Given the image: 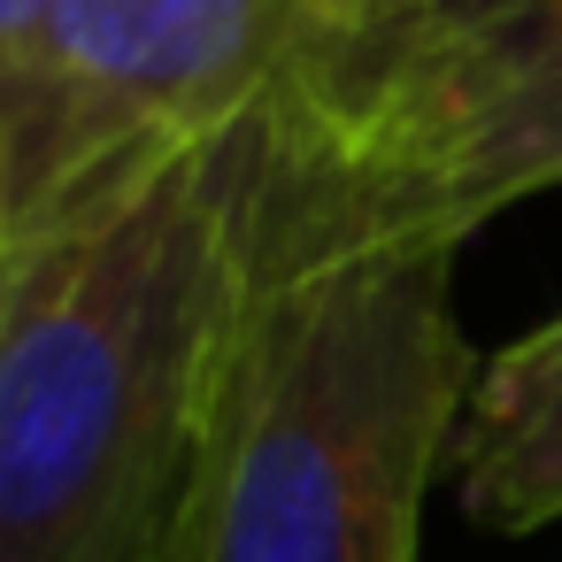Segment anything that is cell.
I'll return each instance as SVG.
<instances>
[{"instance_id": "obj_1", "label": "cell", "mask_w": 562, "mask_h": 562, "mask_svg": "<svg viewBox=\"0 0 562 562\" xmlns=\"http://www.w3.org/2000/svg\"><path fill=\"white\" fill-rule=\"evenodd\" d=\"M262 293V109L0 247V562H170Z\"/></svg>"}, {"instance_id": "obj_2", "label": "cell", "mask_w": 562, "mask_h": 562, "mask_svg": "<svg viewBox=\"0 0 562 562\" xmlns=\"http://www.w3.org/2000/svg\"><path fill=\"white\" fill-rule=\"evenodd\" d=\"M562 186V0H308L262 93V285L454 255Z\"/></svg>"}, {"instance_id": "obj_3", "label": "cell", "mask_w": 562, "mask_h": 562, "mask_svg": "<svg viewBox=\"0 0 562 562\" xmlns=\"http://www.w3.org/2000/svg\"><path fill=\"white\" fill-rule=\"evenodd\" d=\"M477 355L454 255H355L247 308L170 562H424Z\"/></svg>"}, {"instance_id": "obj_4", "label": "cell", "mask_w": 562, "mask_h": 562, "mask_svg": "<svg viewBox=\"0 0 562 562\" xmlns=\"http://www.w3.org/2000/svg\"><path fill=\"white\" fill-rule=\"evenodd\" d=\"M308 0H47L0 70V247L262 109Z\"/></svg>"}, {"instance_id": "obj_5", "label": "cell", "mask_w": 562, "mask_h": 562, "mask_svg": "<svg viewBox=\"0 0 562 562\" xmlns=\"http://www.w3.org/2000/svg\"><path fill=\"white\" fill-rule=\"evenodd\" d=\"M462 516L493 539L562 524V316L477 362L454 431Z\"/></svg>"}, {"instance_id": "obj_6", "label": "cell", "mask_w": 562, "mask_h": 562, "mask_svg": "<svg viewBox=\"0 0 562 562\" xmlns=\"http://www.w3.org/2000/svg\"><path fill=\"white\" fill-rule=\"evenodd\" d=\"M40 16H47V0H0V70L24 55V40L40 32Z\"/></svg>"}]
</instances>
